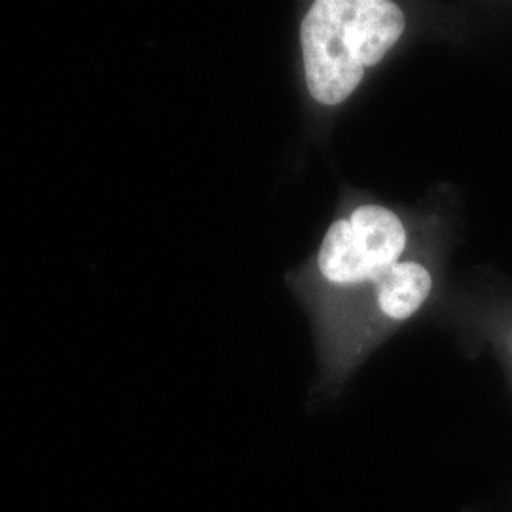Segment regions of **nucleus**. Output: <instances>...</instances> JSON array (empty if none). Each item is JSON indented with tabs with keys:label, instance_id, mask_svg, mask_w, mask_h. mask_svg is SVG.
I'll return each instance as SVG.
<instances>
[{
	"label": "nucleus",
	"instance_id": "obj_2",
	"mask_svg": "<svg viewBox=\"0 0 512 512\" xmlns=\"http://www.w3.org/2000/svg\"><path fill=\"white\" fill-rule=\"evenodd\" d=\"M406 247L403 220L382 205H361L336 220L321 243L317 264L323 277L340 287L374 283L399 262Z\"/></svg>",
	"mask_w": 512,
	"mask_h": 512
},
{
	"label": "nucleus",
	"instance_id": "obj_3",
	"mask_svg": "<svg viewBox=\"0 0 512 512\" xmlns=\"http://www.w3.org/2000/svg\"><path fill=\"white\" fill-rule=\"evenodd\" d=\"M378 306L387 319L406 321L420 310L433 289V279L418 262H397L374 281Z\"/></svg>",
	"mask_w": 512,
	"mask_h": 512
},
{
	"label": "nucleus",
	"instance_id": "obj_1",
	"mask_svg": "<svg viewBox=\"0 0 512 512\" xmlns=\"http://www.w3.org/2000/svg\"><path fill=\"white\" fill-rule=\"evenodd\" d=\"M403 10L389 0H317L300 25L306 86L336 107L359 88L365 73L401 40Z\"/></svg>",
	"mask_w": 512,
	"mask_h": 512
}]
</instances>
